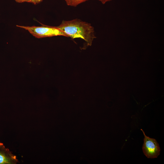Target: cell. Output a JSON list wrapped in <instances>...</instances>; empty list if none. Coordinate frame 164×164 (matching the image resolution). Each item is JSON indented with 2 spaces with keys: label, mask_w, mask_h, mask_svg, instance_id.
Returning <instances> with one entry per match:
<instances>
[{
  "label": "cell",
  "mask_w": 164,
  "mask_h": 164,
  "mask_svg": "<svg viewBox=\"0 0 164 164\" xmlns=\"http://www.w3.org/2000/svg\"><path fill=\"white\" fill-rule=\"evenodd\" d=\"M56 27L68 37L73 39L81 38L86 42L87 45H91L96 38L94 28L91 24L78 19L63 20L60 24Z\"/></svg>",
  "instance_id": "cell-1"
},
{
  "label": "cell",
  "mask_w": 164,
  "mask_h": 164,
  "mask_svg": "<svg viewBox=\"0 0 164 164\" xmlns=\"http://www.w3.org/2000/svg\"><path fill=\"white\" fill-rule=\"evenodd\" d=\"M16 26L27 30L32 35L37 38L56 36H63L68 37L66 34L56 26H52L43 24L40 26L19 25H16Z\"/></svg>",
  "instance_id": "cell-2"
},
{
  "label": "cell",
  "mask_w": 164,
  "mask_h": 164,
  "mask_svg": "<svg viewBox=\"0 0 164 164\" xmlns=\"http://www.w3.org/2000/svg\"><path fill=\"white\" fill-rule=\"evenodd\" d=\"M144 135L142 150L145 155L148 158H155L160 154V148L156 140L147 136L143 131L141 129Z\"/></svg>",
  "instance_id": "cell-3"
},
{
  "label": "cell",
  "mask_w": 164,
  "mask_h": 164,
  "mask_svg": "<svg viewBox=\"0 0 164 164\" xmlns=\"http://www.w3.org/2000/svg\"><path fill=\"white\" fill-rule=\"evenodd\" d=\"M18 162L16 156L0 142V164H16Z\"/></svg>",
  "instance_id": "cell-4"
},
{
  "label": "cell",
  "mask_w": 164,
  "mask_h": 164,
  "mask_svg": "<svg viewBox=\"0 0 164 164\" xmlns=\"http://www.w3.org/2000/svg\"><path fill=\"white\" fill-rule=\"evenodd\" d=\"M69 6L76 7L79 4L89 0H64Z\"/></svg>",
  "instance_id": "cell-5"
},
{
  "label": "cell",
  "mask_w": 164,
  "mask_h": 164,
  "mask_svg": "<svg viewBox=\"0 0 164 164\" xmlns=\"http://www.w3.org/2000/svg\"><path fill=\"white\" fill-rule=\"evenodd\" d=\"M18 3L27 2L32 3L34 5L39 4L42 2L43 0H14Z\"/></svg>",
  "instance_id": "cell-6"
},
{
  "label": "cell",
  "mask_w": 164,
  "mask_h": 164,
  "mask_svg": "<svg viewBox=\"0 0 164 164\" xmlns=\"http://www.w3.org/2000/svg\"><path fill=\"white\" fill-rule=\"evenodd\" d=\"M100 1L102 4H104L106 2L111 1L112 0H98Z\"/></svg>",
  "instance_id": "cell-7"
}]
</instances>
